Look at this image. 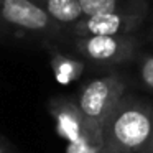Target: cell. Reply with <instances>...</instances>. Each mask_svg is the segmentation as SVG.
Here are the masks:
<instances>
[{"instance_id": "1", "label": "cell", "mask_w": 153, "mask_h": 153, "mask_svg": "<svg viewBox=\"0 0 153 153\" xmlns=\"http://www.w3.org/2000/svg\"><path fill=\"white\" fill-rule=\"evenodd\" d=\"M152 135L153 100L125 92L104 125V148L114 153H142Z\"/></svg>"}, {"instance_id": "2", "label": "cell", "mask_w": 153, "mask_h": 153, "mask_svg": "<svg viewBox=\"0 0 153 153\" xmlns=\"http://www.w3.org/2000/svg\"><path fill=\"white\" fill-rule=\"evenodd\" d=\"M125 92L127 81L125 76L119 71H110L99 77H94L81 87L74 99L84 117L86 135L104 143V125Z\"/></svg>"}, {"instance_id": "3", "label": "cell", "mask_w": 153, "mask_h": 153, "mask_svg": "<svg viewBox=\"0 0 153 153\" xmlns=\"http://www.w3.org/2000/svg\"><path fill=\"white\" fill-rule=\"evenodd\" d=\"M68 41L77 53V58L84 63L109 69L132 64L143 45V38H140V35L69 38Z\"/></svg>"}, {"instance_id": "4", "label": "cell", "mask_w": 153, "mask_h": 153, "mask_svg": "<svg viewBox=\"0 0 153 153\" xmlns=\"http://www.w3.org/2000/svg\"><path fill=\"white\" fill-rule=\"evenodd\" d=\"M0 25L23 36L51 38L63 31L35 0H0Z\"/></svg>"}, {"instance_id": "5", "label": "cell", "mask_w": 153, "mask_h": 153, "mask_svg": "<svg viewBox=\"0 0 153 153\" xmlns=\"http://www.w3.org/2000/svg\"><path fill=\"white\" fill-rule=\"evenodd\" d=\"M146 15L137 13H105L96 17H84L69 31V38L89 36H119V35H138Z\"/></svg>"}, {"instance_id": "6", "label": "cell", "mask_w": 153, "mask_h": 153, "mask_svg": "<svg viewBox=\"0 0 153 153\" xmlns=\"http://www.w3.org/2000/svg\"><path fill=\"white\" fill-rule=\"evenodd\" d=\"M48 110L54 119L58 135L64 138L68 143L76 142L77 138L84 135L86 123H84V117L76 104V99H71L68 96H56L50 99Z\"/></svg>"}, {"instance_id": "7", "label": "cell", "mask_w": 153, "mask_h": 153, "mask_svg": "<svg viewBox=\"0 0 153 153\" xmlns=\"http://www.w3.org/2000/svg\"><path fill=\"white\" fill-rule=\"evenodd\" d=\"M84 17L105 13L148 15V0H79Z\"/></svg>"}, {"instance_id": "8", "label": "cell", "mask_w": 153, "mask_h": 153, "mask_svg": "<svg viewBox=\"0 0 153 153\" xmlns=\"http://www.w3.org/2000/svg\"><path fill=\"white\" fill-rule=\"evenodd\" d=\"M35 2L43 7V10L50 15V18L59 30L69 31L84 18L79 0H35Z\"/></svg>"}, {"instance_id": "9", "label": "cell", "mask_w": 153, "mask_h": 153, "mask_svg": "<svg viewBox=\"0 0 153 153\" xmlns=\"http://www.w3.org/2000/svg\"><path fill=\"white\" fill-rule=\"evenodd\" d=\"M84 68H86V63L81 58H74L64 53H53L51 69L59 84H71L77 81L84 73Z\"/></svg>"}, {"instance_id": "10", "label": "cell", "mask_w": 153, "mask_h": 153, "mask_svg": "<svg viewBox=\"0 0 153 153\" xmlns=\"http://www.w3.org/2000/svg\"><path fill=\"white\" fill-rule=\"evenodd\" d=\"M133 66V76L137 82L143 89L153 91V53L150 51H140L135 61L132 63Z\"/></svg>"}, {"instance_id": "11", "label": "cell", "mask_w": 153, "mask_h": 153, "mask_svg": "<svg viewBox=\"0 0 153 153\" xmlns=\"http://www.w3.org/2000/svg\"><path fill=\"white\" fill-rule=\"evenodd\" d=\"M102 148H104L102 142H99V140H96V138H92V137L84 133L76 142L68 143L66 153H100Z\"/></svg>"}, {"instance_id": "12", "label": "cell", "mask_w": 153, "mask_h": 153, "mask_svg": "<svg viewBox=\"0 0 153 153\" xmlns=\"http://www.w3.org/2000/svg\"><path fill=\"white\" fill-rule=\"evenodd\" d=\"M0 153H13L10 148V145H8V142L2 135H0Z\"/></svg>"}, {"instance_id": "13", "label": "cell", "mask_w": 153, "mask_h": 153, "mask_svg": "<svg viewBox=\"0 0 153 153\" xmlns=\"http://www.w3.org/2000/svg\"><path fill=\"white\" fill-rule=\"evenodd\" d=\"M143 43H153V25L148 28V31H146L145 38H143Z\"/></svg>"}, {"instance_id": "14", "label": "cell", "mask_w": 153, "mask_h": 153, "mask_svg": "<svg viewBox=\"0 0 153 153\" xmlns=\"http://www.w3.org/2000/svg\"><path fill=\"white\" fill-rule=\"evenodd\" d=\"M142 153H153V135H152V138H150V142L146 143V146L143 148Z\"/></svg>"}, {"instance_id": "15", "label": "cell", "mask_w": 153, "mask_h": 153, "mask_svg": "<svg viewBox=\"0 0 153 153\" xmlns=\"http://www.w3.org/2000/svg\"><path fill=\"white\" fill-rule=\"evenodd\" d=\"M100 153H114V152H109V150H105V148H102V150H100Z\"/></svg>"}, {"instance_id": "16", "label": "cell", "mask_w": 153, "mask_h": 153, "mask_svg": "<svg viewBox=\"0 0 153 153\" xmlns=\"http://www.w3.org/2000/svg\"><path fill=\"white\" fill-rule=\"evenodd\" d=\"M152 45H153V43H152Z\"/></svg>"}]
</instances>
